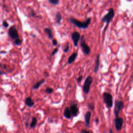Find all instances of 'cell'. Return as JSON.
Instances as JSON below:
<instances>
[{
	"instance_id": "1",
	"label": "cell",
	"mask_w": 133,
	"mask_h": 133,
	"mask_svg": "<svg viewBox=\"0 0 133 133\" xmlns=\"http://www.w3.org/2000/svg\"><path fill=\"white\" fill-rule=\"evenodd\" d=\"M70 21L72 23H73L74 26L78 27V28L85 29L87 28L89 24L91 23V18L89 17L85 21L82 22L77 20V19H76V18L71 17L70 18Z\"/></svg>"
},
{
	"instance_id": "2",
	"label": "cell",
	"mask_w": 133,
	"mask_h": 133,
	"mask_svg": "<svg viewBox=\"0 0 133 133\" xmlns=\"http://www.w3.org/2000/svg\"><path fill=\"white\" fill-rule=\"evenodd\" d=\"M114 10H113L112 8H110L108 10V12L107 14H105L104 16L103 17V18L101 19V21L102 22H106V26H105L104 32H105L107 30V27L112 19L114 18Z\"/></svg>"
},
{
	"instance_id": "3",
	"label": "cell",
	"mask_w": 133,
	"mask_h": 133,
	"mask_svg": "<svg viewBox=\"0 0 133 133\" xmlns=\"http://www.w3.org/2000/svg\"><path fill=\"white\" fill-rule=\"evenodd\" d=\"M103 99L104 104L108 108H111L113 107V96L110 93L108 92H104L103 93Z\"/></svg>"
},
{
	"instance_id": "4",
	"label": "cell",
	"mask_w": 133,
	"mask_h": 133,
	"mask_svg": "<svg viewBox=\"0 0 133 133\" xmlns=\"http://www.w3.org/2000/svg\"><path fill=\"white\" fill-rule=\"evenodd\" d=\"M93 81V77L91 76H88L84 81L83 85V91L85 94H88L90 90V87Z\"/></svg>"
},
{
	"instance_id": "5",
	"label": "cell",
	"mask_w": 133,
	"mask_h": 133,
	"mask_svg": "<svg viewBox=\"0 0 133 133\" xmlns=\"http://www.w3.org/2000/svg\"><path fill=\"white\" fill-rule=\"evenodd\" d=\"M124 108V104L123 101L116 100L115 101V105L114 109V114L115 115V118L119 116V114L120 112L123 110Z\"/></svg>"
},
{
	"instance_id": "6",
	"label": "cell",
	"mask_w": 133,
	"mask_h": 133,
	"mask_svg": "<svg viewBox=\"0 0 133 133\" xmlns=\"http://www.w3.org/2000/svg\"><path fill=\"white\" fill-rule=\"evenodd\" d=\"M84 36H82L81 37L80 40V45L81 48L82 49V51L83 53L86 55H88L91 53V48H89L88 45L86 43V42L84 39Z\"/></svg>"
},
{
	"instance_id": "7",
	"label": "cell",
	"mask_w": 133,
	"mask_h": 133,
	"mask_svg": "<svg viewBox=\"0 0 133 133\" xmlns=\"http://www.w3.org/2000/svg\"><path fill=\"white\" fill-rule=\"evenodd\" d=\"M8 35H9V37L15 40L19 38V34L18 31L14 26L10 27V29H9V31H8Z\"/></svg>"
},
{
	"instance_id": "8",
	"label": "cell",
	"mask_w": 133,
	"mask_h": 133,
	"mask_svg": "<svg viewBox=\"0 0 133 133\" xmlns=\"http://www.w3.org/2000/svg\"><path fill=\"white\" fill-rule=\"evenodd\" d=\"M81 38L80 34L77 31H74L71 34V39L73 41L74 45L76 47L77 46L78 42H79L80 40H81Z\"/></svg>"
},
{
	"instance_id": "9",
	"label": "cell",
	"mask_w": 133,
	"mask_h": 133,
	"mask_svg": "<svg viewBox=\"0 0 133 133\" xmlns=\"http://www.w3.org/2000/svg\"><path fill=\"white\" fill-rule=\"evenodd\" d=\"M123 124V119L118 116L114 119V125L116 130L118 131L121 130Z\"/></svg>"
},
{
	"instance_id": "10",
	"label": "cell",
	"mask_w": 133,
	"mask_h": 133,
	"mask_svg": "<svg viewBox=\"0 0 133 133\" xmlns=\"http://www.w3.org/2000/svg\"><path fill=\"white\" fill-rule=\"evenodd\" d=\"M70 112H71L72 115H73V116H77V115L78 114V112H79L77 104L75 103L71 104L70 107Z\"/></svg>"
},
{
	"instance_id": "11",
	"label": "cell",
	"mask_w": 133,
	"mask_h": 133,
	"mask_svg": "<svg viewBox=\"0 0 133 133\" xmlns=\"http://www.w3.org/2000/svg\"><path fill=\"white\" fill-rule=\"evenodd\" d=\"M91 112L90 111H87L86 112L84 116V119H85V124L87 127L89 126V123H90V120H91Z\"/></svg>"
},
{
	"instance_id": "12",
	"label": "cell",
	"mask_w": 133,
	"mask_h": 133,
	"mask_svg": "<svg viewBox=\"0 0 133 133\" xmlns=\"http://www.w3.org/2000/svg\"><path fill=\"white\" fill-rule=\"evenodd\" d=\"M25 103L27 106L30 108L32 107L34 105V101L32 98H31V97H27L25 99Z\"/></svg>"
},
{
	"instance_id": "13",
	"label": "cell",
	"mask_w": 133,
	"mask_h": 133,
	"mask_svg": "<svg viewBox=\"0 0 133 133\" xmlns=\"http://www.w3.org/2000/svg\"><path fill=\"white\" fill-rule=\"evenodd\" d=\"M100 54H98L97 56L96 60L95 61V67H94V72L95 73H97L99 70V66H100Z\"/></svg>"
},
{
	"instance_id": "14",
	"label": "cell",
	"mask_w": 133,
	"mask_h": 133,
	"mask_svg": "<svg viewBox=\"0 0 133 133\" xmlns=\"http://www.w3.org/2000/svg\"><path fill=\"white\" fill-rule=\"evenodd\" d=\"M77 56V53H73L71 55H70L68 59V63L69 64H71L75 61Z\"/></svg>"
},
{
	"instance_id": "15",
	"label": "cell",
	"mask_w": 133,
	"mask_h": 133,
	"mask_svg": "<svg viewBox=\"0 0 133 133\" xmlns=\"http://www.w3.org/2000/svg\"><path fill=\"white\" fill-rule=\"evenodd\" d=\"M64 115L66 119H70L71 118V113L70 110V108L69 107H66L65 109L64 113Z\"/></svg>"
},
{
	"instance_id": "16",
	"label": "cell",
	"mask_w": 133,
	"mask_h": 133,
	"mask_svg": "<svg viewBox=\"0 0 133 133\" xmlns=\"http://www.w3.org/2000/svg\"><path fill=\"white\" fill-rule=\"evenodd\" d=\"M45 82V79H42V80H40L39 81L36 82V83L33 85L32 88L34 89H38L43 84H44Z\"/></svg>"
},
{
	"instance_id": "17",
	"label": "cell",
	"mask_w": 133,
	"mask_h": 133,
	"mask_svg": "<svg viewBox=\"0 0 133 133\" xmlns=\"http://www.w3.org/2000/svg\"><path fill=\"white\" fill-rule=\"evenodd\" d=\"M62 15L60 12H57L55 15V21L57 23H58V24H60L61 20H62Z\"/></svg>"
},
{
	"instance_id": "18",
	"label": "cell",
	"mask_w": 133,
	"mask_h": 133,
	"mask_svg": "<svg viewBox=\"0 0 133 133\" xmlns=\"http://www.w3.org/2000/svg\"><path fill=\"white\" fill-rule=\"evenodd\" d=\"M44 32L45 33L48 34V36L49 38H53V35L52 30L49 28H45L44 29Z\"/></svg>"
},
{
	"instance_id": "19",
	"label": "cell",
	"mask_w": 133,
	"mask_h": 133,
	"mask_svg": "<svg viewBox=\"0 0 133 133\" xmlns=\"http://www.w3.org/2000/svg\"><path fill=\"white\" fill-rule=\"evenodd\" d=\"M29 16L31 17H37V14H36V12H35L34 10L30 8L29 10Z\"/></svg>"
},
{
	"instance_id": "20",
	"label": "cell",
	"mask_w": 133,
	"mask_h": 133,
	"mask_svg": "<svg viewBox=\"0 0 133 133\" xmlns=\"http://www.w3.org/2000/svg\"><path fill=\"white\" fill-rule=\"evenodd\" d=\"M37 119L36 118L33 117V118H32V121H31V122L30 125V127L31 128L34 127L35 126H36L37 125Z\"/></svg>"
},
{
	"instance_id": "21",
	"label": "cell",
	"mask_w": 133,
	"mask_h": 133,
	"mask_svg": "<svg viewBox=\"0 0 133 133\" xmlns=\"http://www.w3.org/2000/svg\"><path fill=\"white\" fill-rule=\"evenodd\" d=\"M14 44L16 45H17V46H20L21 43H22V42H21V40H20V38H18L17 39H16V40H15L14 42Z\"/></svg>"
},
{
	"instance_id": "22",
	"label": "cell",
	"mask_w": 133,
	"mask_h": 133,
	"mask_svg": "<svg viewBox=\"0 0 133 133\" xmlns=\"http://www.w3.org/2000/svg\"><path fill=\"white\" fill-rule=\"evenodd\" d=\"M48 2H49V3L52 4H53V5H56L59 4V0H49Z\"/></svg>"
},
{
	"instance_id": "23",
	"label": "cell",
	"mask_w": 133,
	"mask_h": 133,
	"mask_svg": "<svg viewBox=\"0 0 133 133\" xmlns=\"http://www.w3.org/2000/svg\"><path fill=\"white\" fill-rule=\"evenodd\" d=\"M53 91H54V89L51 88V87H47L45 89V92L47 93V94H52V93H53Z\"/></svg>"
},
{
	"instance_id": "24",
	"label": "cell",
	"mask_w": 133,
	"mask_h": 133,
	"mask_svg": "<svg viewBox=\"0 0 133 133\" xmlns=\"http://www.w3.org/2000/svg\"><path fill=\"white\" fill-rule=\"evenodd\" d=\"M88 105V108L91 110H94L95 109V105L93 103H88L87 104Z\"/></svg>"
},
{
	"instance_id": "25",
	"label": "cell",
	"mask_w": 133,
	"mask_h": 133,
	"mask_svg": "<svg viewBox=\"0 0 133 133\" xmlns=\"http://www.w3.org/2000/svg\"><path fill=\"white\" fill-rule=\"evenodd\" d=\"M2 25H3V27H4L5 28H8V27H9V23H8V22H7L6 20H4V21H3V22H2Z\"/></svg>"
},
{
	"instance_id": "26",
	"label": "cell",
	"mask_w": 133,
	"mask_h": 133,
	"mask_svg": "<svg viewBox=\"0 0 133 133\" xmlns=\"http://www.w3.org/2000/svg\"><path fill=\"white\" fill-rule=\"evenodd\" d=\"M69 45H66L65 46V48H64L63 50H64V52H65V53H66V52H68L69 51Z\"/></svg>"
},
{
	"instance_id": "27",
	"label": "cell",
	"mask_w": 133,
	"mask_h": 133,
	"mask_svg": "<svg viewBox=\"0 0 133 133\" xmlns=\"http://www.w3.org/2000/svg\"><path fill=\"white\" fill-rule=\"evenodd\" d=\"M52 43H53V46H56L58 44V42H57V40H56V39L53 38V40H52Z\"/></svg>"
},
{
	"instance_id": "28",
	"label": "cell",
	"mask_w": 133,
	"mask_h": 133,
	"mask_svg": "<svg viewBox=\"0 0 133 133\" xmlns=\"http://www.w3.org/2000/svg\"><path fill=\"white\" fill-rule=\"evenodd\" d=\"M58 48H55V49H54L52 53V56L55 55V54L58 52Z\"/></svg>"
},
{
	"instance_id": "29",
	"label": "cell",
	"mask_w": 133,
	"mask_h": 133,
	"mask_svg": "<svg viewBox=\"0 0 133 133\" xmlns=\"http://www.w3.org/2000/svg\"><path fill=\"white\" fill-rule=\"evenodd\" d=\"M82 79H83V76H79V77H78V78L77 79V81L78 83H81V81H82Z\"/></svg>"
},
{
	"instance_id": "30",
	"label": "cell",
	"mask_w": 133,
	"mask_h": 133,
	"mask_svg": "<svg viewBox=\"0 0 133 133\" xmlns=\"http://www.w3.org/2000/svg\"><path fill=\"white\" fill-rule=\"evenodd\" d=\"M81 133H93V132H89L88 131L83 130H82L81 132Z\"/></svg>"
},
{
	"instance_id": "31",
	"label": "cell",
	"mask_w": 133,
	"mask_h": 133,
	"mask_svg": "<svg viewBox=\"0 0 133 133\" xmlns=\"http://www.w3.org/2000/svg\"><path fill=\"white\" fill-rule=\"evenodd\" d=\"M95 122H96V124H97L99 122V119H98V118H97L96 119V120H95Z\"/></svg>"
},
{
	"instance_id": "32",
	"label": "cell",
	"mask_w": 133,
	"mask_h": 133,
	"mask_svg": "<svg viewBox=\"0 0 133 133\" xmlns=\"http://www.w3.org/2000/svg\"><path fill=\"white\" fill-rule=\"evenodd\" d=\"M109 133H113L112 130H111V129H110V130H109Z\"/></svg>"
}]
</instances>
